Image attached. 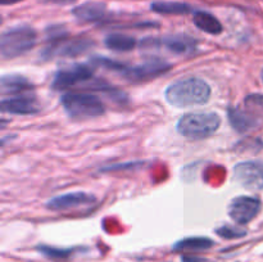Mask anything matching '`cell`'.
Returning a JSON list of instances; mask_svg holds the SVG:
<instances>
[{
	"label": "cell",
	"mask_w": 263,
	"mask_h": 262,
	"mask_svg": "<svg viewBox=\"0 0 263 262\" xmlns=\"http://www.w3.org/2000/svg\"><path fill=\"white\" fill-rule=\"evenodd\" d=\"M211 87L204 80L190 77L174 82L166 89V100L177 108L203 105L210 100Z\"/></svg>",
	"instance_id": "cell-1"
},
{
	"label": "cell",
	"mask_w": 263,
	"mask_h": 262,
	"mask_svg": "<svg viewBox=\"0 0 263 262\" xmlns=\"http://www.w3.org/2000/svg\"><path fill=\"white\" fill-rule=\"evenodd\" d=\"M36 39V31L31 26L20 25L8 28L0 38V55L3 59L23 55L35 46Z\"/></svg>",
	"instance_id": "cell-2"
},
{
	"label": "cell",
	"mask_w": 263,
	"mask_h": 262,
	"mask_svg": "<svg viewBox=\"0 0 263 262\" xmlns=\"http://www.w3.org/2000/svg\"><path fill=\"white\" fill-rule=\"evenodd\" d=\"M220 116L213 112L186 113L177 122L180 135L192 140H202L212 136L220 128Z\"/></svg>",
	"instance_id": "cell-3"
},
{
	"label": "cell",
	"mask_w": 263,
	"mask_h": 262,
	"mask_svg": "<svg viewBox=\"0 0 263 262\" xmlns=\"http://www.w3.org/2000/svg\"><path fill=\"white\" fill-rule=\"evenodd\" d=\"M61 103L67 116L76 121L97 118L104 113L102 100L89 92H67L61 98Z\"/></svg>",
	"instance_id": "cell-4"
},
{
	"label": "cell",
	"mask_w": 263,
	"mask_h": 262,
	"mask_svg": "<svg viewBox=\"0 0 263 262\" xmlns=\"http://www.w3.org/2000/svg\"><path fill=\"white\" fill-rule=\"evenodd\" d=\"M234 177L244 189L257 192L263 189V163L258 161H244L234 167Z\"/></svg>",
	"instance_id": "cell-5"
},
{
	"label": "cell",
	"mask_w": 263,
	"mask_h": 262,
	"mask_svg": "<svg viewBox=\"0 0 263 262\" xmlns=\"http://www.w3.org/2000/svg\"><path fill=\"white\" fill-rule=\"evenodd\" d=\"M171 63L159 58H152L135 67H127L122 76L131 82H143L159 77L171 69Z\"/></svg>",
	"instance_id": "cell-6"
},
{
	"label": "cell",
	"mask_w": 263,
	"mask_h": 262,
	"mask_svg": "<svg viewBox=\"0 0 263 262\" xmlns=\"http://www.w3.org/2000/svg\"><path fill=\"white\" fill-rule=\"evenodd\" d=\"M94 74V68L89 64L77 63L72 66L64 67L57 71L53 79V89L55 90H66L68 87L84 82L86 80L91 79Z\"/></svg>",
	"instance_id": "cell-7"
},
{
	"label": "cell",
	"mask_w": 263,
	"mask_h": 262,
	"mask_svg": "<svg viewBox=\"0 0 263 262\" xmlns=\"http://www.w3.org/2000/svg\"><path fill=\"white\" fill-rule=\"evenodd\" d=\"M261 211V200L249 195H241L231 200L229 216L239 225H246L257 217Z\"/></svg>",
	"instance_id": "cell-8"
},
{
	"label": "cell",
	"mask_w": 263,
	"mask_h": 262,
	"mask_svg": "<svg viewBox=\"0 0 263 262\" xmlns=\"http://www.w3.org/2000/svg\"><path fill=\"white\" fill-rule=\"evenodd\" d=\"M95 200L97 198L89 193L73 192L51 198L46 202L45 205L50 211H68L85 204H92Z\"/></svg>",
	"instance_id": "cell-9"
},
{
	"label": "cell",
	"mask_w": 263,
	"mask_h": 262,
	"mask_svg": "<svg viewBox=\"0 0 263 262\" xmlns=\"http://www.w3.org/2000/svg\"><path fill=\"white\" fill-rule=\"evenodd\" d=\"M2 110L10 115H35L40 112V105L36 99L30 95H14V97L4 98L2 100Z\"/></svg>",
	"instance_id": "cell-10"
},
{
	"label": "cell",
	"mask_w": 263,
	"mask_h": 262,
	"mask_svg": "<svg viewBox=\"0 0 263 262\" xmlns=\"http://www.w3.org/2000/svg\"><path fill=\"white\" fill-rule=\"evenodd\" d=\"M229 122L233 126V128L238 133L244 134L253 130L258 125V118L252 113L251 110L241 109L238 107H230L228 110Z\"/></svg>",
	"instance_id": "cell-11"
},
{
	"label": "cell",
	"mask_w": 263,
	"mask_h": 262,
	"mask_svg": "<svg viewBox=\"0 0 263 262\" xmlns=\"http://www.w3.org/2000/svg\"><path fill=\"white\" fill-rule=\"evenodd\" d=\"M107 12V4L103 2H86L72 9V14L82 22H95L102 20Z\"/></svg>",
	"instance_id": "cell-12"
},
{
	"label": "cell",
	"mask_w": 263,
	"mask_h": 262,
	"mask_svg": "<svg viewBox=\"0 0 263 262\" xmlns=\"http://www.w3.org/2000/svg\"><path fill=\"white\" fill-rule=\"evenodd\" d=\"M163 45L166 50L176 55H185L195 50L194 39L186 35H171L159 39V46Z\"/></svg>",
	"instance_id": "cell-13"
},
{
	"label": "cell",
	"mask_w": 263,
	"mask_h": 262,
	"mask_svg": "<svg viewBox=\"0 0 263 262\" xmlns=\"http://www.w3.org/2000/svg\"><path fill=\"white\" fill-rule=\"evenodd\" d=\"M0 84H2L3 94L21 95L27 91H31L33 89V85L31 84V81L27 77L15 73H9L2 76Z\"/></svg>",
	"instance_id": "cell-14"
},
{
	"label": "cell",
	"mask_w": 263,
	"mask_h": 262,
	"mask_svg": "<svg viewBox=\"0 0 263 262\" xmlns=\"http://www.w3.org/2000/svg\"><path fill=\"white\" fill-rule=\"evenodd\" d=\"M193 21H194V25L200 31H203L205 33H210V35H220L223 30L220 21L212 13L205 12V10H198V12H195Z\"/></svg>",
	"instance_id": "cell-15"
},
{
	"label": "cell",
	"mask_w": 263,
	"mask_h": 262,
	"mask_svg": "<svg viewBox=\"0 0 263 262\" xmlns=\"http://www.w3.org/2000/svg\"><path fill=\"white\" fill-rule=\"evenodd\" d=\"M104 44L110 50L125 53V51H131L135 48L136 40L133 36L123 35V33H110L105 38Z\"/></svg>",
	"instance_id": "cell-16"
},
{
	"label": "cell",
	"mask_w": 263,
	"mask_h": 262,
	"mask_svg": "<svg viewBox=\"0 0 263 262\" xmlns=\"http://www.w3.org/2000/svg\"><path fill=\"white\" fill-rule=\"evenodd\" d=\"M215 246V241L205 236H190L174 244L175 251H205Z\"/></svg>",
	"instance_id": "cell-17"
},
{
	"label": "cell",
	"mask_w": 263,
	"mask_h": 262,
	"mask_svg": "<svg viewBox=\"0 0 263 262\" xmlns=\"http://www.w3.org/2000/svg\"><path fill=\"white\" fill-rule=\"evenodd\" d=\"M151 9L158 14H187L192 12V7L181 2H154L151 4Z\"/></svg>",
	"instance_id": "cell-18"
},
{
	"label": "cell",
	"mask_w": 263,
	"mask_h": 262,
	"mask_svg": "<svg viewBox=\"0 0 263 262\" xmlns=\"http://www.w3.org/2000/svg\"><path fill=\"white\" fill-rule=\"evenodd\" d=\"M36 249L45 257L53 259L67 258V257H69L73 253V249L72 248H58V247L46 246V244H40Z\"/></svg>",
	"instance_id": "cell-19"
},
{
	"label": "cell",
	"mask_w": 263,
	"mask_h": 262,
	"mask_svg": "<svg viewBox=\"0 0 263 262\" xmlns=\"http://www.w3.org/2000/svg\"><path fill=\"white\" fill-rule=\"evenodd\" d=\"M91 63H94L95 66L104 67V68L110 69V71L121 72V73H123L125 69L127 68V66L121 63V62L113 61V59H109V58H103V57H94V58L91 59Z\"/></svg>",
	"instance_id": "cell-20"
},
{
	"label": "cell",
	"mask_w": 263,
	"mask_h": 262,
	"mask_svg": "<svg viewBox=\"0 0 263 262\" xmlns=\"http://www.w3.org/2000/svg\"><path fill=\"white\" fill-rule=\"evenodd\" d=\"M216 234L221 238L225 239H236V238H243L247 235V231L243 229H239L236 226L231 225H223L221 228L216 229Z\"/></svg>",
	"instance_id": "cell-21"
},
{
	"label": "cell",
	"mask_w": 263,
	"mask_h": 262,
	"mask_svg": "<svg viewBox=\"0 0 263 262\" xmlns=\"http://www.w3.org/2000/svg\"><path fill=\"white\" fill-rule=\"evenodd\" d=\"M182 262H204V261L200 258H197V257L185 256V257H182Z\"/></svg>",
	"instance_id": "cell-22"
},
{
	"label": "cell",
	"mask_w": 263,
	"mask_h": 262,
	"mask_svg": "<svg viewBox=\"0 0 263 262\" xmlns=\"http://www.w3.org/2000/svg\"><path fill=\"white\" fill-rule=\"evenodd\" d=\"M22 0H0L3 5H10V4H15V3H20Z\"/></svg>",
	"instance_id": "cell-23"
},
{
	"label": "cell",
	"mask_w": 263,
	"mask_h": 262,
	"mask_svg": "<svg viewBox=\"0 0 263 262\" xmlns=\"http://www.w3.org/2000/svg\"><path fill=\"white\" fill-rule=\"evenodd\" d=\"M261 76H262V80H263V69H262V73H261Z\"/></svg>",
	"instance_id": "cell-24"
}]
</instances>
